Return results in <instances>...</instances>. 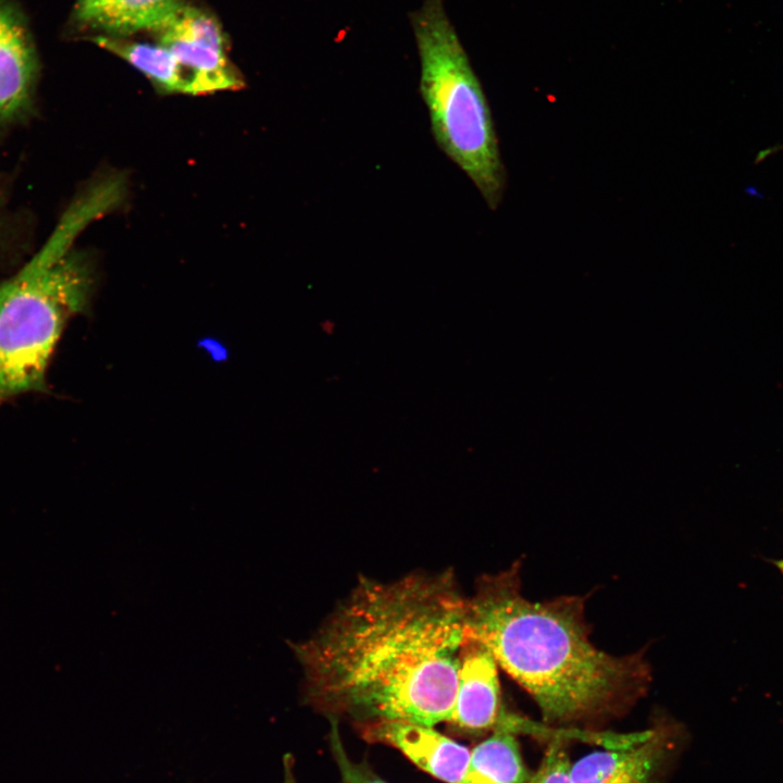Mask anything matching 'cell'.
I'll list each match as a JSON object with an SVG mask.
<instances>
[{"mask_svg":"<svg viewBox=\"0 0 783 783\" xmlns=\"http://www.w3.org/2000/svg\"><path fill=\"white\" fill-rule=\"evenodd\" d=\"M330 734L331 750L340 774V783H387L364 761L357 762L347 754L336 721L332 720Z\"/></svg>","mask_w":783,"mask_h":783,"instance_id":"obj_13","label":"cell"},{"mask_svg":"<svg viewBox=\"0 0 783 783\" xmlns=\"http://www.w3.org/2000/svg\"><path fill=\"white\" fill-rule=\"evenodd\" d=\"M159 44L175 57L187 84V95L199 96L245 86L227 55V39L208 10L183 3L154 32Z\"/></svg>","mask_w":783,"mask_h":783,"instance_id":"obj_5","label":"cell"},{"mask_svg":"<svg viewBox=\"0 0 783 783\" xmlns=\"http://www.w3.org/2000/svg\"><path fill=\"white\" fill-rule=\"evenodd\" d=\"M419 59L420 95L437 147L496 210L506 190L492 111L443 0H425L410 13Z\"/></svg>","mask_w":783,"mask_h":783,"instance_id":"obj_4","label":"cell"},{"mask_svg":"<svg viewBox=\"0 0 783 783\" xmlns=\"http://www.w3.org/2000/svg\"><path fill=\"white\" fill-rule=\"evenodd\" d=\"M672 750L663 731L624 747L592 751L571 765L572 783H661Z\"/></svg>","mask_w":783,"mask_h":783,"instance_id":"obj_9","label":"cell"},{"mask_svg":"<svg viewBox=\"0 0 783 783\" xmlns=\"http://www.w3.org/2000/svg\"><path fill=\"white\" fill-rule=\"evenodd\" d=\"M101 1L102 0H76L71 14L70 26L72 27L82 22Z\"/></svg>","mask_w":783,"mask_h":783,"instance_id":"obj_15","label":"cell"},{"mask_svg":"<svg viewBox=\"0 0 783 783\" xmlns=\"http://www.w3.org/2000/svg\"><path fill=\"white\" fill-rule=\"evenodd\" d=\"M531 774L513 733L497 730L471 751L458 783H526Z\"/></svg>","mask_w":783,"mask_h":783,"instance_id":"obj_12","label":"cell"},{"mask_svg":"<svg viewBox=\"0 0 783 783\" xmlns=\"http://www.w3.org/2000/svg\"><path fill=\"white\" fill-rule=\"evenodd\" d=\"M92 44L126 61L164 95H187V84L173 53L163 45L130 40L128 37L94 36Z\"/></svg>","mask_w":783,"mask_h":783,"instance_id":"obj_11","label":"cell"},{"mask_svg":"<svg viewBox=\"0 0 783 783\" xmlns=\"http://www.w3.org/2000/svg\"><path fill=\"white\" fill-rule=\"evenodd\" d=\"M498 668L488 648L468 633L457 672L455 704L447 722L469 731L495 728L542 736L543 724L504 710Z\"/></svg>","mask_w":783,"mask_h":783,"instance_id":"obj_6","label":"cell"},{"mask_svg":"<svg viewBox=\"0 0 783 783\" xmlns=\"http://www.w3.org/2000/svg\"><path fill=\"white\" fill-rule=\"evenodd\" d=\"M778 567H779V569L781 570V572L783 573V560H781L780 562H778Z\"/></svg>","mask_w":783,"mask_h":783,"instance_id":"obj_18","label":"cell"},{"mask_svg":"<svg viewBox=\"0 0 783 783\" xmlns=\"http://www.w3.org/2000/svg\"><path fill=\"white\" fill-rule=\"evenodd\" d=\"M2 232H3V221H2V219H1V216H0V237H1V235H2Z\"/></svg>","mask_w":783,"mask_h":783,"instance_id":"obj_17","label":"cell"},{"mask_svg":"<svg viewBox=\"0 0 783 783\" xmlns=\"http://www.w3.org/2000/svg\"><path fill=\"white\" fill-rule=\"evenodd\" d=\"M183 0H102L82 22L71 27L86 39L94 36L128 37L158 30Z\"/></svg>","mask_w":783,"mask_h":783,"instance_id":"obj_10","label":"cell"},{"mask_svg":"<svg viewBox=\"0 0 783 783\" xmlns=\"http://www.w3.org/2000/svg\"><path fill=\"white\" fill-rule=\"evenodd\" d=\"M117 198L108 179L86 188L35 256L0 282V402L44 389L49 359L63 326L86 306L91 288L89 264L73 249V243Z\"/></svg>","mask_w":783,"mask_h":783,"instance_id":"obj_3","label":"cell"},{"mask_svg":"<svg viewBox=\"0 0 783 783\" xmlns=\"http://www.w3.org/2000/svg\"><path fill=\"white\" fill-rule=\"evenodd\" d=\"M571 762L561 739L550 744L538 769L526 783H572Z\"/></svg>","mask_w":783,"mask_h":783,"instance_id":"obj_14","label":"cell"},{"mask_svg":"<svg viewBox=\"0 0 783 783\" xmlns=\"http://www.w3.org/2000/svg\"><path fill=\"white\" fill-rule=\"evenodd\" d=\"M363 737L399 749L415 766L447 783H458L468 767L470 751L433 726L380 720L363 723Z\"/></svg>","mask_w":783,"mask_h":783,"instance_id":"obj_8","label":"cell"},{"mask_svg":"<svg viewBox=\"0 0 783 783\" xmlns=\"http://www.w3.org/2000/svg\"><path fill=\"white\" fill-rule=\"evenodd\" d=\"M521 562L480 577L467 598V631L536 703L544 722L570 726L616 714L647 689L644 650L614 656L589 639L583 596L531 601Z\"/></svg>","mask_w":783,"mask_h":783,"instance_id":"obj_2","label":"cell"},{"mask_svg":"<svg viewBox=\"0 0 783 783\" xmlns=\"http://www.w3.org/2000/svg\"><path fill=\"white\" fill-rule=\"evenodd\" d=\"M40 61L16 0H0V135L34 112Z\"/></svg>","mask_w":783,"mask_h":783,"instance_id":"obj_7","label":"cell"},{"mask_svg":"<svg viewBox=\"0 0 783 783\" xmlns=\"http://www.w3.org/2000/svg\"><path fill=\"white\" fill-rule=\"evenodd\" d=\"M467 635V598L451 573L363 577L295 651L313 704L434 726L452 711Z\"/></svg>","mask_w":783,"mask_h":783,"instance_id":"obj_1","label":"cell"},{"mask_svg":"<svg viewBox=\"0 0 783 783\" xmlns=\"http://www.w3.org/2000/svg\"><path fill=\"white\" fill-rule=\"evenodd\" d=\"M284 779L283 783H297L294 773V758L291 755H285L283 758Z\"/></svg>","mask_w":783,"mask_h":783,"instance_id":"obj_16","label":"cell"}]
</instances>
